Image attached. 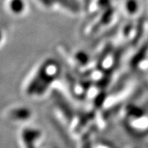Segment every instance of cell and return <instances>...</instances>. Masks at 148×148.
Segmentation results:
<instances>
[{"mask_svg": "<svg viewBox=\"0 0 148 148\" xmlns=\"http://www.w3.org/2000/svg\"><path fill=\"white\" fill-rule=\"evenodd\" d=\"M127 8L130 13H133L137 9V3L134 0H128L127 3Z\"/></svg>", "mask_w": 148, "mask_h": 148, "instance_id": "cell-2", "label": "cell"}, {"mask_svg": "<svg viewBox=\"0 0 148 148\" xmlns=\"http://www.w3.org/2000/svg\"><path fill=\"white\" fill-rule=\"evenodd\" d=\"M1 36H2V34H1V31H0V40H1Z\"/></svg>", "mask_w": 148, "mask_h": 148, "instance_id": "cell-3", "label": "cell"}, {"mask_svg": "<svg viewBox=\"0 0 148 148\" xmlns=\"http://www.w3.org/2000/svg\"><path fill=\"white\" fill-rule=\"evenodd\" d=\"M12 11L16 12H20L23 9V7H24V4L22 3L21 0H13L12 2Z\"/></svg>", "mask_w": 148, "mask_h": 148, "instance_id": "cell-1", "label": "cell"}]
</instances>
